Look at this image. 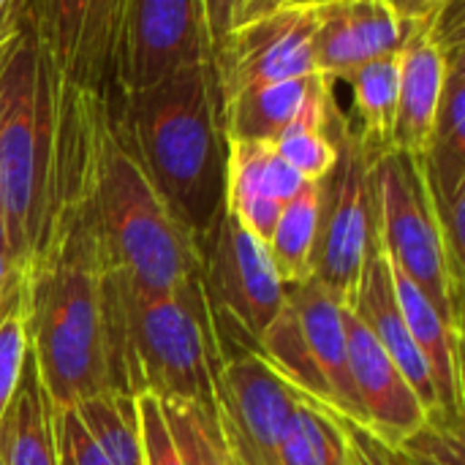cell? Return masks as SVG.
Instances as JSON below:
<instances>
[{"instance_id":"8fae6325","label":"cell","mask_w":465,"mask_h":465,"mask_svg":"<svg viewBox=\"0 0 465 465\" xmlns=\"http://www.w3.org/2000/svg\"><path fill=\"white\" fill-rule=\"evenodd\" d=\"M313 5L281 3L270 14L240 25L213 57L218 109L251 87L313 76Z\"/></svg>"},{"instance_id":"3957f363","label":"cell","mask_w":465,"mask_h":465,"mask_svg":"<svg viewBox=\"0 0 465 465\" xmlns=\"http://www.w3.org/2000/svg\"><path fill=\"white\" fill-rule=\"evenodd\" d=\"M87 207L104 272L144 292H177L199 275V242L169 213L147 177L112 101L90 93Z\"/></svg>"},{"instance_id":"277c9868","label":"cell","mask_w":465,"mask_h":465,"mask_svg":"<svg viewBox=\"0 0 465 465\" xmlns=\"http://www.w3.org/2000/svg\"><path fill=\"white\" fill-rule=\"evenodd\" d=\"M60 74L25 33L0 41V223L27 270L52 229Z\"/></svg>"},{"instance_id":"f35d334b","label":"cell","mask_w":465,"mask_h":465,"mask_svg":"<svg viewBox=\"0 0 465 465\" xmlns=\"http://www.w3.org/2000/svg\"><path fill=\"white\" fill-rule=\"evenodd\" d=\"M283 3H286V0H283Z\"/></svg>"},{"instance_id":"1f68e13d","label":"cell","mask_w":465,"mask_h":465,"mask_svg":"<svg viewBox=\"0 0 465 465\" xmlns=\"http://www.w3.org/2000/svg\"><path fill=\"white\" fill-rule=\"evenodd\" d=\"M54 441L57 465H112L84 430L74 406L54 409Z\"/></svg>"},{"instance_id":"7a4b0ae2","label":"cell","mask_w":465,"mask_h":465,"mask_svg":"<svg viewBox=\"0 0 465 465\" xmlns=\"http://www.w3.org/2000/svg\"><path fill=\"white\" fill-rule=\"evenodd\" d=\"M117 117L169 213L199 242L226 207V136L213 65L112 90Z\"/></svg>"},{"instance_id":"2e32d148","label":"cell","mask_w":465,"mask_h":465,"mask_svg":"<svg viewBox=\"0 0 465 465\" xmlns=\"http://www.w3.org/2000/svg\"><path fill=\"white\" fill-rule=\"evenodd\" d=\"M283 297L294 308L302 335L311 346V354L330 384V392L335 401L332 414L346 417L357 425H365V411L349 376L343 302L335 300L313 275L297 283H283Z\"/></svg>"},{"instance_id":"484cf974","label":"cell","mask_w":465,"mask_h":465,"mask_svg":"<svg viewBox=\"0 0 465 465\" xmlns=\"http://www.w3.org/2000/svg\"><path fill=\"white\" fill-rule=\"evenodd\" d=\"M281 465H349L338 414L300 398L283 428Z\"/></svg>"},{"instance_id":"d590c367","label":"cell","mask_w":465,"mask_h":465,"mask_svg":"<svg viewBox=\"0 0 465 465\" xmlns=\"http://www.w3.org/2000/svg\"><path fill=\"white\" fill-rule=\"evenodd\" d=\"M286 3H297V5H319L324 0H286Z\"/></svg>"},{"instance_id":"d4e9b609","label":"cell","mask_w":465,"mask_h":465,"mask_svg":"<svg viewBox=\"0 0 465 465\" xmlns=\"http://www.w3.org/2000/svg\"><path fill=\"white\" fill-rule=\"evenodd\" d=\"M84 430L112 465H144L136 398L101 392L74 406Z\"/></svg>"},{"instance_id":"5b68a950","label":"cell","mask_w":465,"mask_h":465,"mask_svg":"<svg viewBox=\"0 0 465 465\" xmlns=\"http://www.w3.org/2000/svg\"><path fill=\"white\" fill-rule=\"evenodd\" d=\"M379 245L390 264L411 278L441 319L460 332V286L450 272L420 155L390 150L371 163Z\"/></svg>"},{"instance_id":"d6986e66","label":"cell","mask_w":465,"mask_h":465,"mask_svg":"<svg viewBox=\"0 0 465 465\" xmlns=\"http://www.w3.org/2000/svg\"><path fill=\"white\" fill-rule=\"evenodd\" d=\"M3 465H57L54 403L46 395L33 354L27 351L16 392L0 422Z\"/></svg>"},{"instance_id":"83f0119b","label":"cell","mask_w":465,"mask_h":465,"mask_svg":"<svg viewBox=\"0 0 465 465\" xmlns=\"http://www.w3.org/2000/svg\"><path fill=\"white\" fill-rule=\"evenodd\" d=\"M409 465H463V439L460 417H450L441 409L428 411L422 428H417L398 447Z\"/></svg>"},{"instance_id":"6da1fadb","label":"cell","mask_w":465,"mask_h":465,"mask_svg":"<svg viewBox=\"0 0 465 465\" xmlns=\"http://www.w3.org/2000/svg\"><path fill=\"white\" fill-rule=\"evenodd\" d=\"M101 324L106 392L191 401L215 414L223 360L199 275L177 292H144L104 272Z\"/></svg>"},{"instance_id":"5bb4252c","label":"cell","mask_w":465,"mask_h":465,"mask_svg":"<svg viewBox=\"0 0 465 465\" xmlns=\"http://www.w3.org/2000/svg\"><path fill=\"white\" fill-rule=\"evenodd\" d=\"M305 183L270 142L226 139V210L262 242L270 240L283 204Z\"/></svg>"},{"instance_id":"52a82bcc","label":"cell","mask_w":465,"mask_h":465,"mask_svg":"<svg viewBox=\"0 0 465 465\" xmlns=\"http://www.w3.org/2000/svg\"><path fill=\"white\" fill-rule=\"evenodd\" d=\"M338 161L322 183V221L313 253V278L346 302L362 275L368 253L379 245L371 158L349 114L332 106L330 120Z\"/></svg>"},{"instance_id":"603a6c76","label":"cell","mask_w":465,"mask_h":465,"mask_svg":"<svg viewBox=\"0 0 465 465\" xmlns=\"http://www.w3.org/2000/svg\"><path fill=\"white\" fill-rule=\"evenodd\" d=\"M332 106H335L332 82L322 76L313 93L308 95L300 117L292 125H286L281 136L272 142L275 153L308 183L324 180L338 161V144L330 128Z\"/></svg>"},{"instance_id":"e575fe53","label":"cell","mask_w":465,"mask_h":465,"mask_svg":"<svg viewBox=\"0 0 465 465\" xmlns=\"http://www.w3.org/2000/svg\"><path fill=\"white\" fill-rule=\"evenodd\" d=\"M387 3L395 8V14H398L406 25H411V22L425 19L430 11H436L444 0H387Z\"/></svg>"},{"instance_id":"8d00e7d4","label":"cell","mask_w":465,"mask_h":465,"mask_svg":"<svg viewBox=\"0 0 465 465\" xmlns=\"http://www.w3.org/2000/svg\"><path fill=\"white\" fill-rule=\"evenodd\" d=\"M5 3H8V0H0V14L5 11Z\"/></svg>"},{"instance_id":"4316f807","label":"cell","mask_w":465,"mask_h":465,"mask_svg":"<svg viewBox=\"0 0 465 465\" xmlns=\"http://www.w3.org/2000/svg\"><path fill=\"white\" fill-rule=\"evenodd\" d=\"M169 433L185 465H234L223 447L218 420L191 401H161Z\"/></svg>"},{"instance_id":"ffe728a7","label":"cell","mask_w":465,"mask_h":465,"mask_svg":"<svg viewBox=\"0 0 465 465\" xmlns=\"http://www.w3.org/2000/svg\"><path fill=\"white\" fill-rule=\"evenodd\" d=\"M319 79H322L319 74L297 76V79L259 84V87L240 93L237 98H232L229 104L218 109L223 136L272 144L281 136V131L300 117Z\"/></svg>"},{"instance_id":"7402d4cb","label":"cell","mask_w":465,"mask_h":465,"mask_svg":"<svg viewBox=\"0 0 465 465\" xmlns=\"http://www.w3.org/2000/svg\"><path fill=\"white\" fill-rule=\"evenodd\" d=\"M253 354L283 381L289 384L300 398L335 411V401L330 392V384L316 365L311 346L302 335V327L297 322V313L289 302H283L281 313L270 322V327L259 335Z\"/></svg>"},{"instance_id":"ac0fdd59","label":"cell","mask_w":465,"mask_h":465,"mask_svg":"<svg viewBox=\"0 0 465 465\" xmlns=\"http://www.w3.org/2000/svg\"><path fill=\"white\" fill-rule=\"evenodd\" d=\"M392 289L398 308L403 313V322L422 351L433 390H436V403L444 414L460 417L463 411V379H460V332H455L441 313L433 308V302L425 297V292L406 278L398 267H392Z\"/></svg>"},{"instance_id":"9a60e30c","label":"cell","mask_w":465,"mask_h":465,"mask_svg":"<svg viewBox=\"0 0 465 465\" xmlns=\"http://www.w3.org/2000/svg\"><path fill=\"white\" fill-rule=\"evenodd\" d=\"M343 305H349L357 313V319L373 332V338L381 343V349L398 365V371L411 384V390L417 392L422 406L428 411L439 409L428 362H425L422 351L417 349V343H414V338H411V332H409V327L403 322V313L398 308L395 289H392L390 259L381 251V245H376L368 253L360 283H357L354 294Z\"/></svg>"},{"instance_id":"74e56055","label":"cell","mask_w":465,"mask_h":465,"mask_svg":"<svg viewBox=\"0 0 465 465\" xmlns=\"http://www.w3.org/2000/svg\"><path fill=\"white\" fill-rule=\"evenodd\" d=\"M0 465H3V455H0Z\"/></svg>"},{"instance_id":"4fadbf2b","label":"cell","mask_w":465,"mask_h":465,"mask_svg":"<svg viewBox=\"0 0 465 465\" xmlns=\"http://www.w3.org/2000/svg\"><path fill=\"white\" fill-rule=\"evenodd\" d=\"M316 74L327 82L343 79L381 54L401 52L409 25L387 0H324L313 5Z\"/></svg>"},{"instance_id":"f546056e","label":"cell","mask_w":465,"mask_h":465,"mask_svg":"<svg viewBox=\"0 0 465 465\" xmlns=\"http://www.w3.org/2000/svg\"><path fill=\"white\" fill-rule=\"evenodd\" d=\"M136 414L142 428L144 465H185L169 433L161 401L155 395H136Z\"/></svg>"},{"instance_id":"ba28073f","label":"cell","mask_w":465,"mask_h":465,"mask_svg":"<svg viewBox=\"0 0 465 465\" xmlns=\"http://www.w3.org/2000/svg\"><path fill=\"white\" fill-rule=\"evenodd\" d=\"M123 8L125 0H8L0 41L25 33L65 82L109 95Z\"/></svg>"},{"instance_id":"4dcf8cb0","label":"cell","mask_w":465,"mask_h":465,"mask_svg":"<svg viewBox=\"0 0 465 465\" xmlns=\"http://www.w3.org/2000/svg\"><path fill=\"white\" fill-rule=\"evenodd\" d=\"M27 351H30V343H27V330H25V313H14L0 324V422L16 392Z\"/></svg>"},{"instance_id":"9c48e42d","label":"cell","mask_w":465,"mask_h":465,"mask_svg":"<svg viewBox=\"0 0 465 465\" xmlns=\"http://www.w3.org/2000/svg\"><path fill=\"white\" fill-rule=\"evenodd\" d=\"M193 65H213L202 0H125L112 90H142Z\"/></svg>"},{"instance_id":"30bf717a","label":"cell","mask_w":465,"mask_h":465,"mask_svg":"<svg viewBox=\"0 0 465 465\" xmlns=\"http://www.w3.org/2000/svg\"><path fill=\"white\" fill-rule=\"evenodd\" d=\"M300 395L253 351L223 357L215 376V420L234 465H281V439Z\"/></svg>"},{"instance_id":"f1b7e54d","label":"cell","mask_w":465,"mask_h":465,"mask_svg":"<svg viewBox=\"0 0 465 465\" xmlns=\"http://www.w3.org/2000/svg\"><path fill=\"white\" fill-rule=\"evenodd\" d=\"M281 3L283 0H202L204 22H207V38H210V57H215L221 52L226 38L240 25L270 14Z\"/></svg>"},{"instance_id":"d6a6232c","label":"cell","mask_w":465,"mask_h":465,"mask_svg":"<svg viewBox=\"0 0 465 465\" xmlns=\"http://www.w3.org/2000/svg\"><path fill=\"white\" fill-rule=\"evenodd\" d=\"M343 436H346V450H349V465H409L398 450L387 447L381 439H376L365 425H357L346 417H338Z\"/></svg>"},{"instance_id":"8992f818","label":"cell","mask_w":465,"mask_h":465,"mask_svg":"<svg viewBox=\"0 0 465 465\" xmlns=\"http://www.w3.org/2000/svg\"><path fill=\"white\" fill-rule=\"evenodd\" d=\"M199 281L215 327L221 360L253 351L259 335L281 313L283 281L267 242L242 229L223 207L199 240Z\"/></svg>"},{"instance_id":"44dd1931","label":"cell","mask_w":465,"mask_h":465,"mask_svg":"<svg viewBox=\"0 0 465 465\" xmlns=\"http://www.w3.org/2000/svg\"><path fill=\"white\" fill-rule=\"evenodd\" d=\"M346 82L354 93L357 106V136L371 161L395 150V120H398V90H401V52L381 54L354 68Z\"/></svg>"},{"instance_id":"7c38bea8","label":"cell","mask_w":465,"mask_h":465,"mask_svg":"<svg viewBox=\"0 0 465 465\" xmlns=\"http://www.w3.org/2000/svg\"><path fill=\"white\" fill-rule=\"evenodd\" d=\"M343 330L349 376L365 411V428L387 447H398L417 428H422L428 409L349 305H343Z\"/></svg>"},{"instance_id":"836d02e7","label":"cell","mask_w":465,"mask_h":465,"mask_svg":"<svg viewBox=\"0 0 465 465\" xmlns=\"http://www.w3.org/2000/svg\"><path fill=\"white\" fill-rule=\"evenodd\" d=\"M25 289H27V272L11 259V253L0 242V324L8 316L22 313Z\"/></svg>"},{"instance_id":"cb8c5ba5","label":"cell","mask_w":465,"mask_h":465,"mask_svg":"<svg viewBox=\"0 0 465 465\" xmlns=\"http://www.w3.org/2000/svg\"><path fill=\"white\" fill-rule=\"evenodd\" d=\"M322 221V183H305L281 210L267 251L283 283L313 275V253Z\"/></svg>"},{"instance_id":"e0dca14e","label":"cell","mask_w":465,"mask_h":465,"mask_svg":"<svg viewBox=\"0 0 465 465\" xmlns=\"http://www.w3.org/2000/svg\"><path fill=\"white\" fill-rule=\"evenodd\" d=\"M450 68V52L430 38L422 22L409 25V35L401 46V90L395 120V150L409 155H425L444 82Z\"/></svg>"}]
</instances>
